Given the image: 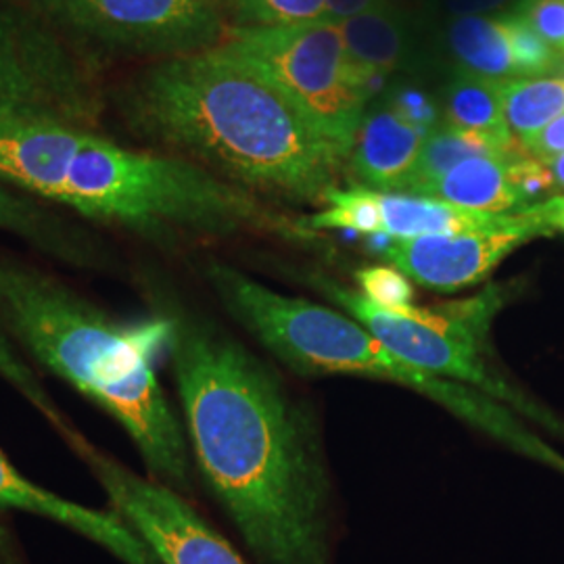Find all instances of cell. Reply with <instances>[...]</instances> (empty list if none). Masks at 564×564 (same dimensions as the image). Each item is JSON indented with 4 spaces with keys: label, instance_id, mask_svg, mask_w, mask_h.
Returning a JSON list of instances; mask_svg holds the SVG:
<instances>
[{
    "label": "cell",
    "instance_id": "obj_1",
    "mask_svg": "<svg viewBox=\"0 0 564 564\" xmlns=\"http://www.w3.org/2000/svg\"><path fill=\"white\" fill-rule=\"evenodd\" d=\"M203 481L260 564H333L330 484L318 429L245 345L188 316L167 343Z\"/></svg>",
    "mask_w": 564,
    "mask_h": 564
},
{
    "label": "cell",
    "instance_id": "obj_2",
    "mask_svg": "<svg viewBox=\"0 0 564 564\" xmlns=\"http://www.w3.org/2000/svg\"><path fill=\"white\" fill-rule=\"evenodd\" d=\"M142 141L258 197L324 203L349 155L249 61L218 46L151 61L111 95Z\"/></svg>",
    "mask_w": 564,
    "mask_h": 564
},
{
    "label": "cell",
    "instance_id": "obj_3",
    "mask_svg": "<svg viewBox=\"0 0 564 564\" xmlns=\"http://www.w3.org/2000/svg\"><path fill=\"white\" fill-rule=\"evenodd\" d=\"M0 181L158 245L303 235L262 197L195 162L130 149L65 121L0 116Z\"/></svg>",
    "mask_w": 564,
    "mask_h": 564
},
{
    "label": "cell",
    "instance_id": "obj_4",
    "mask_svg": "<svg viewBox=\"0 0 564 564\" xmlns=\"http://www.w3.org/2000/svg\"><path fill=\"white\" fill-rule=\"evenodd\" d=\"M0 328L120 424L151 479L193 491L186 429L158 377L172 318L123 321L39 268L0 258Z\"/></svg>",
    "mask_w": 564,
    "mask_h": 564
},
{
    "label": "cell",
    "instance_id": "obj_5",
    "mask_svg": "<svg viewBox=\"0 0 564 564\" xmlns=\"http://www.w3.org/2000/svg\"><path fill=\"white\" fill-rule=\"evenodd\" d=\"M224 310L300 375H347L400 384L521 454L564 470V458L519 423L505 403L403 360L362 324L330 305L284 295L223 262L205 268Z\"/></svg>",
    "mask_w": 564,
    "mask_h": 564
},
{
    "label": "cell",
    "instance_id": "obj_6",
    "mask_svg": "<svg viewBox=\"0 0 564 564\" xmlns=\"http://www.w3.org/2000/svg\"><path fill=\"white\" fill-rule=\"evenodd\" d=\"M316 284L337 310L362 324L403 360L421 366L431 375L468 384L496 402L514 405L542 421L540 410L510 387L505 377L489 366L484 354L489 324L502 305L498 289H489L468 302L442 307H419L412 303L402 312H387L339 282L318 276Z\"/></svg>",
    "mask_w": 564,
    "mask_h": 564
},
{
    "label": "cell",
    "instance_id": "obj_7",
    "mask_svg": "<svg viewBox=\"0 0 564 564\" xmlns=\"http://www.w3.org/2000/svg\"><path fill=\"white\" fill-rule=\"evenodd\" d=\"M223 46L258 67L328 141L351 155L370 97L337 23L310 20L230 28Z\"/></svg>",
    "mask_w": 564,
    "mask_h": 564
},
{
    "label": "cell",
    "instance_id": "obj_8",
    "mask_svg": "<svg viewBox=\"0 0 564 564\" xmlns=\"http://www.w3.org/2000/svg\"><path fill=\"white\" fill-rule=\"evenodd\" d=\"M65 41L101 59L162 61L223 46L228 23L214 0H23Z\"/></svg>",
    "mask_w": 564,
    "mask_h": 564
},
{
    "label": "cell",
    "instance_id": "obj_9",
    "mask_svg": "<svg viewBox=\"0 0 564 564\" xmlns=\"http://www.w3.org/2000/svg\"><path fill=\"white\" fill-rule=\"evenodd\" d=\"M99 65L23 0H0V105L9 116L97 128Z\"/></svg>",
    "mask_w": 564,
    "mask_h": 564
},
{
    "label": "cell",
    "instance_id": "obj_10",
    "mask_svg": "<svg viewBox=\"0 0 564 564\" xmlns=\"http://www.w3.org/2000/svg\"><path fill=\"white\" fill-rule=\"evenodd\" d=\"M74 454L101 485L109 508L134 529L160 564H247L181 491L130 470L88 440Z\"/></svg>",
    "mask_w": 564,
    "mask_h": 564
},
{
    "label": "cell",
    "instance_id": "obj_11",
    "mask_svg": "<svg viewBox=\"0 0 564 564\" xmlns=\"http://www.w3.org/2000/svg\"><path fill=\"white\" fill-rule=\"evenodd\" d=\"M545 235L550 232L531 205L512 212V216L496 228L419 239H389L379 251L389 265L398 268L410 281L431 291L454 293L484 282L514 249Z\"/></svg>",
    "mask_w": 564,
    "mask_h": 564
},
{
    "label": "cell",
    "instance_id": "obj_12",
    "mask_svg": "<svg viewBox=\"0 0 564 564\" xmlns=\"http://www.w3.org/2000/svg\"><path fill=\"white\" fill-rule=\"evenodd\" d=\"M0 508L61 524L109 552L121 564H160L155 554L118 512L88 508L23 477L0 449Z\"/></svg>",
    "mask_w": 564,
    "mask_h": 564
},
{
    "label": "cell",
    "instance_id": "obj_13",
    "mask_svg": "<svg viewBox=\"0 0 564 564\" xmlns=\"http://www.w3.org/2000/svg\"><path fill=\"white\" fill-rule=\"evenodd\" d=\"M345 51L366 78L368 97L387 88L395 74H421L426 53L412 21L398 7L381 4L337 23Z\"/></svg>",
    "mask_w": 564,
    "mask_h": 564
},
{
    "label": "cell",
    "instance_id": "obj_14",
    "mask_svg": "<svg viewBox=\"0 0 564 564\" xmlns=\"http://www.w3.org/2000/svg\"><path fill=\"white\" fill-rule=\"evenodd\" d=\"M426 134L379 102L364 116L347 172L356 186L377 193H403Z\"/></svg>",
    "mask_w": 564,
    "mask_h": 564
},
{
    "label": "cell",
    "instance_id": "obj_15",
    "mask_svg": "<svg viewBox=\"0 0 564 564\" xmlns=\"http://www.w3.org/2000/svg\"><path fill=\"white\" fill-rule=\"evenodd\" d=\"M0 230L20 237L46 256L74 265H99L102 245L55 205L0 181Z\"/></svg>",
    "mask_w": 564,
    "mask_h": 564
},
{
    "label": "cell",
    "instance_id": "obj_16",
    "mask_svg": "<svg viewBox=\"0 0 564 564\" xmlns=\"http://www.w3.org/2000/svg\"><path fill=\"white\" fill-rule=\"evenodd\" d=\"M379 203L383 218L381 235L389 239H419L431 235L485 230L505 224L512 216V212L485 214L408 193H379Z\"/></svg>",
    "mask_w": 564,
    "mask_h": 564
},
{
    "label": "cell",
    "instance_id": "obj_17",
    "mask_svg": "<svg viewBox=\"0 0 564 564\" xmlns=\"http://www.w3.org/2000/svg\"><path fill=\"white\" fill-rule=\"evenodd\" d=\"M519 153L475 158L431 184L421 197L452 203L485 214H510L524 209L523 199L510 178V163Z\"/></svg>",
    "mask_w": 564,
    "mask_h": 564
},
{
    "label": "cell",
    "instance_id": "obj_18",
    "mask_svg": "<svg viewBox=\"0 0 564 564\" xmlns=\"http://www.w3.org/2000/svg\"><path fill=\"white\" fill-rule=\"evenodd\" d=\"M502 84L454 69L445 84L444 121L479 134L502 153H514L517 141L506 123Z\"/></svg>",
    "mask_w": 564,
    "mask_h": 564
},
{
    "label": "cell",
    "instance_id": "obj_19",
    "mask_svg": "<svg viewBox=\"0 0 564 564\" xmlns=\"http://www.w3.org/2000/svg\"><path fill=\"white\" fill-rule=\"evenodd\" d=\"M445 44L458 72L494 82L521 78L502 18H452Z\"/></svg>",
    "mask_w": 564,
    "mask_h": 564
},
{
    "label": "cell",
    "instance_id": "obj_20",
    "mask_svg": "<svg viewBox=\"0 0 564 564\" xmlns=\"http://www.w3.org/2000/svg\"><path fill=\"white\" fill-rule=\"evenodd\" d=\"M487 155H506V153L498 151L479 134H473L468 130L442 121L437 128H433L426 134L421 155L416 160L403 193L423 195L431 184L442 181L445 174L456 165L475 158H487Z\"/></svg>",
    "mask_w": 564,
    "mask_h": 564
},
{
    "label": "cell",
    "instance_id": "obj_21",
    "mask_svg": "<svg viewBox=\"0 0 564 564\" xmlns=\"http://www.w3.org/2000/svg\"><path fill=\"white\" fill-rule=\"evenodd\" d=\"M502 105L514 141H529L564 113V78H517L502 84Z\"/></svg>",
    "mask_w": 564,
    "mask_h": 564
},
{
    "label": "cell",
    "instance_id": "obj_22",
    "mask_svg": "<svg viewBox=\"0 0 564 564\" xmlns=\"http://www.w3.org/2000/svg\"><path fill=\"white\" fill-rule=\"evenodd\" d=\"M0 379L11 389H15L21 398L57 431L61 440L72 449H76L78 444L86 440L57 405L55 398L46 391L36 370L21 356L20 347L7 337L2 328H0Z\"/></svg>",
    "mask_w": 564,
    "mask_h": 564
},
{
    "label": "cell",
    "instance_id": "obj_23",
    "mask_svg": "<svg viewBox=\"0 0 564 564\" xmlns=\"http://www.w3.org/2000/svg\"><path fill=\"white\" fill-rule=\"evenodd\" d=\"M326 209L312 216L305 228L314 230H347L362 237H377L383 230L379 193L351 186L335 188L326 195Z\"/></svg>",
    "mask_w": 564,
    "mask_h": 564
},
{
    "label": "cell",
    "instance_id": "obj_24",
    "mask_svg": "<svg viewBox=\"0 0 564 564\" xmlns=\"http://www.w3.org/2000/svg\"><path fill=\"white\" fill-rule=\"evenodd\" d=\"M228 28L324 20V0H214Z\"/></svg>",
    "mask_w": 564,
    "mask_h": 564
},
{
    "label": "cell",
    "instance_id": "obj_25",
    "mask_svg": "<svg viewBox=\"0 0 564 564\" xmlns=\"http://www.w3.org/2000/svg\"><path fill=\"white\" fill-rule=\"evenodd\" d=\"M510 51L521 78H547L564 67V57L514 13L502 15Z\"/></svg>",
    "mask_w": 564,
    "mask_h": 564
},
{
    "label": "cell",
    "instance_id": "obj_26",
    "mask_svg": "<svg viewBox=\"0 0 564 564\" xmlns=\"http://www.w3.org/2000/svg\"><path fill=\"white\" fill-rule=\"evenodd\" d=\"M360 293L377 307L387 312H402L412 305V281L393 265H366L356 272Z\"/></svg>",
    "mask_w": 564,
    "mask_h": 564
},
{
    "label": "cell",
    "instance_id": "obj_27",
    "mask_svg": "<svg viewBox=\"0 0 564 564\" xmlns=\"http://www.w3.org/2000/svg\"><path fill=\"white\" fill-rule=\"evenodd\" d=\"M384 107H389L403 121L416 126L423 132L437 128L442 118V107L426 90L414 82H393L383 93Z\"/></svg>",
    "mask_w": 564,
    "mask_h": 564
},
{
    "label": "cell",
    "instance_id": "obj_28",
    "mask_svg": "<svg viewBox=\"0 0 564 564\" xmlns=\"http://www.w3.org/2000/svg\"><path fill=\"white\" fill-rule=\"evenodd\" d=\"M512 13L564 57V0H521Z\"/></svg>",
    "mask_w": 564,
    "mask_h": 564
},
{
    "label": "cell",
    "instance_id": "obj_29",
    "mask_svg": "<svg viewBox=\"0 0 564 564\" xmlns=\"http://www.w3.org/2000/svg\"><path fill=\"white\" fill-rule=\"evenodd\" d=\"M524 153L531 158L545 162L550 158L564 153V113L561 118L550 121L544 130H540L535 137L523 142Z\"/></svg>",
    "mask_w": 564,
    "mask_h": 564
},
{
    "label": "cell",
    "instance_id": "obj_30",
    "mask_svg": "<svg viewBox=\"0 0 564 564\" xmlns=\"http://www.w3.org/2000/svg\"><path fill=\"white\" fill-rule=\"evenodd\" d=\"M452 18H502L514 11L521 0H444Z\"/></svg>",
    "mask_w": 564,
    "mask_h": 564
},
{
    "label": "cell",
    "instance_id": "obj_31",
    "mask_svg": "<svg viewBox=\"0 0 564 564\" xmlns=\"http://www.w3.org/2000/svg\"><path fill=\"white\" fill-rule=\"evenodd\" d=\"M381 4H384L383 0H324V20L339 23Z\"/></svg>",
    "mask_w": 564,
    "mask_h": 564
},
{
    "label": "cell",
    "instance_id": "obj_32",
    "mask_svg": "<svg viewBox=\"0 0 564 564\" xmlns=\"http://www.w3.org/2000/svg\"><path fill=\"white\" fill-rule=\"evenodd\" d=\"M542 218L547 232H564V197H552L533 205Z\"/></svg>",
    "mask_w": 564,
    "mask_h": 564
},
{
    "label": "cell",
    "instance_id": "obj_33",
    "mask_svg": "<svg viewBox=\"0 0 564 564\" xmlns=\"http://www.w3.org/2000/svg\"><path fill=\"white\" fill-rule=\"evenodd\" d=\"M0 564H23L18 544L4 527H0Z\"/></svg>",
    "mask_w": 564,
    "mask_h": 564
},
{
    "label": "cell",
    "instance_id": "obj_34",
    "mask_svg": "<svg viewBox=\"0 0 564 564\" xmlns=\"http://www.w3.org/2000/svg\"><path fill=\"white\" fill-rule=\"evenodd\" d=\"M544 163L547 165L552 178H554V184L564 188V153L563 155H556V158H550Z\"/></svg>",
    "mask_w": 564,
    "mask_h": 564
},
{
    "label": "cell",
    "instance_id": "obj_35",
    "mask_svg": "<svg viewBox=\"0 0 564 564\" xmlns=\"http://www.w3.org/2000/svg\"><path fill=\"white\" fill-rule=\"evenodd\" d=\"M384 4H391V7H395V2H403V0H383Z\"/></svg>",
    "mask_w": 564,
    "mask_h": 564
},
{
    "label": "cell",
    "instance_id": "obj_36",
    "mask_svg": "<svg viewBox=\"0 0 564 564\" xmlns=\"http://www.w3.org/2000/svg\"><path fill=\"white\" fill-rule=\"evenodd\" d=\"M0 116H9V113L4 111V107H2V105H0Z\"/></svg>",
    "mask_w": 564,
    "mask_h": 564
}]
</instances>
